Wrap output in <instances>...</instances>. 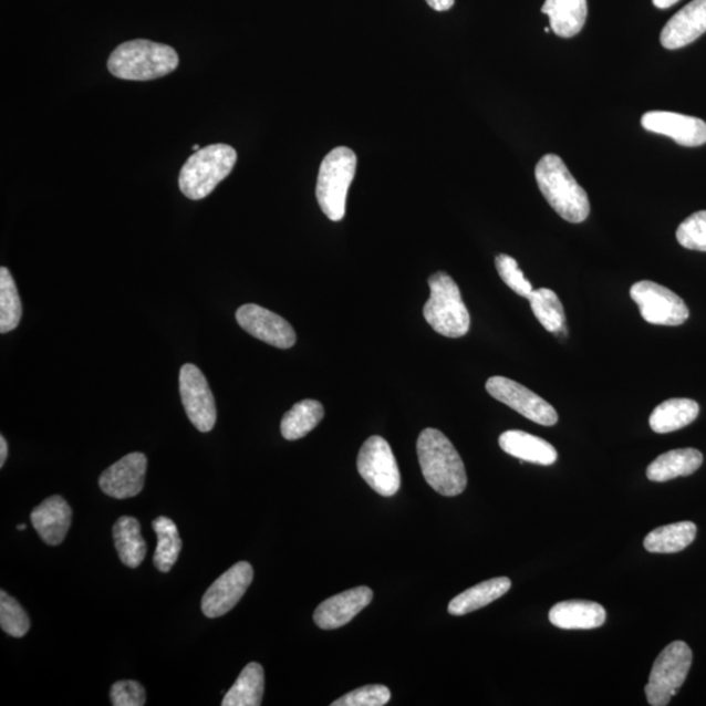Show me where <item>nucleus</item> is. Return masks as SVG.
Segmentation results:
<instances>
[{"label": "nucleus", "instance_id": "obj_16", "mask_svg": "<svg viewBox=\"0 0 706 706\" xmlns=\"http://www.w3.org/2000/svg\"><path fill=\"white\" fill-rule=\"evenodd\" d=\"M373 600L372 589L359 586L329 598L314 612V622L321 630H338L349 624Z\"/></svg>", "mask_w": 706, "mask_h": 706}, {"label": "nucleus", "instance_id": "obj_4", "mask_svg": "<svg viewBox=\"0 0 706 706\" xmlns=\"http://www.w3.org/2000/svg\"><path fill=\"white\" fill-rule=\"evenodd\" d=\"M237 162V153L228 144H211L197 150L179 173V190L186 198L204 199L230 175Z\"/></svg>", "mask_w": 706, "mask_h": 706}, {"label": "nucleus", "instance_id": "obj_13", "mask_svg": "<svg viewBox=\"0 0 706 706\" xmlns=\"http://www.w3.org/2000/svg\"><path fill=\"white\" fill-rule=\"evenodd\" d=\"M239 325L257 340L280 350L293 347L297 333L283 316L256 304L242 305L236 313Z\"/></svg>", "mask_w": 706, "mask_h": 706}, {"label": "nucleus", "instance_id": "obj_15", "mask_svg": "<svg viewBox=\"0 0 706 706\" xmlns=\"http://www.w3.org/2000/svg\"><path fill=\"white\" fill-rule=\"evenodd\" d=\"M647 132L668 136L684 147H698L706 143V124L703 120L672 112H650L641 118Z\"/></svg>", "mask_w": 706, "mask_h": 706}, {"label": "nucleus", "instance_id": "obj_1", "mask_svg": "<svg viewBox=\"0 0 706 706\" xmlns=\"http://www.w3.org/2000/svg\"><path fill=\"white\" fill-rule=\"evenodd\" d=\"M417 457L425 481L443 496H458L467 487L463 458L450 439L435 428L424 429L417 438Z\"/></svg>", "mask_w": 706, "mask_h": 706}, {"label": "nucleus", "instance_id": "obj_27", "mask_svg": "<svg viewBox=\"0 0 706 706\" xmlns=\"http://www.w3.org/2000/svg\"><path fill=\"white\" fill-rule=\"evenodd\" d=\"M264 693L263 667L257 662H251L245 667L232 688L222 700V706H259L262 704Z\"/></svg>", "mask_w": 706, "mask_h": 706}, {"label": "nucleus", "instance_id": "obj_34", "mask_svg": "<svg viewBox=\"0 0 706 706\" xmlns=\"http://www.w3.org/2000/svg\"><path fill=\"white\" fill-rule=\"evenodd\" d=\"M496 269L499 272L500 278L503 280L511 291H515L520 297L530 299L534 293V288L528 279L525 278L523 272L518 268V263L515 258L507 255H500L496 257Z\"/></svg>", "mask_w": 706, "mask_h": 706}, {"label": "nucleus", "instance_id": "obj_38", "mask_svg": "<svg viewBox=\"0 0 706 706\" xmlns=\"http://www.w3.org/2000/svg\"><path fill=\"white\" fill-rule=\"evenodd\" d=\"M9 456V445H7L4 436H0V467H3Z\"/></svg>", "mask_w": 706, "mask_h": 706}, {"label": "nucleus", "instance_id": "obj_26", "mask_svg": "<svg viewBox=\"0 0 706 706\" xmlns=\"http://www.w3.org/2000/svg\"><path fill=\"white\" fill-rule=\"evenodd\" d=\"M697 534L694 522L684 521L662 526L646 536L644 547L652 553H676L693 544Z\"/></svg>", "mask_w": 706, "mask_h": 706}, {"label": "nucleus", "instance_id": "obj_7", "mask_svg": "<svg viewBox=\"0 0 706 706\" xmlns=\"http://www.w3.org/2000/svg\"><path fill=\"white\" fill-rule=\"evenodd\" d=\"M691 665H693V651L683 643L675 641L669 644L655 660L650 682L645 687L647 703L652 706H666L686 682Z\"/></svg>", "mask_w": 706, "mask_h": 706}, {"label": "nucleus", "instance_id": "obj_19", "mask_svg": "<svg viewBox=\"0 0 706 706\" xmlns=\"http://www.w3.org/2000/svg\"><path fill=\"white\" fill-rule=\"evenodd\" d=\"M606 610L600 603L568 601L554 604L550 622L560 630H594L606 622Z\"/></svg>", "mask_w": 706, "mask_h": 706}, {"label": "nucleus", "instance_id": "obj_31", "mask_svg": "<svg viewBox=\"0 0 706 706\" xmlns=\"http://www.w3.org/2000/svg\"><path fill=\"white\" fill-rule=\"evenodd\" d=\"M23 315V307L17 283L9 269H0V333L7 334L17 329Z\"/></svg>", "mask_w": 706, "mask_h": 706}, {"label": "nucleus", "instance_id": "obj_8", "mask_svg": "<svg viewBox=\"0 0 706 706\" xmlns=\"http://www.w3.org/2000/svg\"><path fill=\"white\" fill-rule=\"evenodd\" d=\"M357 470L378 495L392 497L399 491V467L386 439L380 436L366 439L359 453Z\"/></svg>", "mask_w": 706, "mask_h": 706}, {"label": "nucleus", "instance_id": "obj_32", "mask_svg": "<svg viewBox=\"0 0 706 706\" xmlns=\"http://www.w3.org/2000/svg\"><path fill=\"white\" fill-rule=\"evenodd\" d=\"M0 626L7 635L17 638L24 637L31 629L25 610L4 590L0 592Z\"/></svg>", "mask_w": 706, "mask_h": 706}, {"label": "nucleus", "instance_id": "obj_35", "mask_svg": "<svg viewBox=\"0 0 706 706\" xmlns=\"http://www.w3.org/2000/svg\"><path fill=\"white\" fill-rule=\"evenodd\" d=\"M392 693L385 686L374 684L351 691L350 694L338 698L333 706H384L391 702Z\"/></svg>", "mask_w": 706, "mask_h": 706}, {"label": "nucleus", "instance_id": "obj_18", "mask_svg": "<svg viewBox=\"0 0 706 706\" xmlns=\"http://www.w3.org/2000/svg\"><path fill=\"white\" fill-rule=\"evenodd\" d=\"M72 510L61 496L49 497L34 508L31 521L38 534L49 546H60L70 530Z\"/></svg>", "mask_w": 706, "mask_h": 706}, {"label": "nucleus", "instance_id": "obj_10", "mask_svg": "<svg viewBox=\"0 0 706 706\" xmlns=\"http://www.w3.org/2000/svg\"><path fill=\"white\" fill-rule=\"evenodd\" d=\"M486 388L492 398L513 408L526 419L544 427H552L559 421L557 409L549 402L513 380L495 376L487 381Z\"/></svg>", "mask_w": 706, "mask_h": 706}, {"label": "nucleus", "instance_id": "obj_9", "mask_svg": "<svg viewBox=\"0 0 706 706\" xmlns=\"http://www.w3.org/2000/svg\"><path fill=\"white\" fill-rule=\"evenodd\" d=\"M630 293L643 319L652 325L679 326L688 320L686 302L664 285L643 280L633 284Z\"/></svg>", "mask_w": 706, "mask_h": 706}, {"label": "nucleus", "instance_id": "obj_24", "mask_svg": "<svg viewBox=\"0 0 706 706\" xmlns=\"http://www.w3.org/2000/svg\"><path fill=\"white\" fill-rule=\"evenodd\" d=\"M698 413H700V406L693 399H668L653 411L650 419L651 428L655 434H669L694 423Z\"/></svg>", "mask_w": 706, "mask_h": 706}, {"label": "nucleus", "instance_id": "obj_22", "mask_svg": "<svg viewBox=\"0 0 706 706\" xmlns=\"http://www.w3.org/2000/svg\"><path fill=\"white\" fill-rule=\"evenodd\" d=\"M542 12L550 18L551 31L559 38L578 35L588 18L586 0H546Z\"/></svg>", "mask_w": 706, "mask_h": 706}, {"label": "nucleus", "instance_id": "obj_23", "mask_svg": "<svg viewBox=\"0 0 706 706\" xmlns=\"http://www.w3.org/2000/svg\"><path fill=\"white\" fill-rule=\"evenodd\" d=\"M511 588V581L508 578H497L488 580L460 593L449 603V614L453 616H463L470 612L488 606L502 595H506Z\"/></svg>", "mask_w": 706, "mask_h": 706}, {"label": "nucleus", "instance_id": "obj_12", "mask_svg": "<svg viewBox=\"0 0 706 706\" xmlns=\"http://www.w3.org/2000/svg\"><path fill=\"white\" fill-rule=\"evenodd\" d=\"M253 578V567L247 561H240V563L229 568L208 588L204 600H201V612L210 619L228 614L248 592Z\"/></svg>", "mask_w": 706, "mask_h": 706}, {"label": "nucleus", "instance_id": "obj_17", "mask_svg": "<svg viewBox=\"0 0 706 706\" xmlns=\"http://www.w3.org/2000/svg\"><path fill=\"white\" fill-rule=\"evenodd\" d=\"M706 32V0H694L675 13L661 33L662 46L676 50L689 45Z\"/></svg>", "mask_w": 706, "mask_h": 706}, {"label": "nucleus", "instance_id": "obj_39", "mask_svg": "<svg viewBox=\"0 0 706 706\" xmlns=\"http://www.w3.org/2000/svg\"><path fill=\"white\" fill-rule=\"evenodd\" d=\"M679 0H653V4L657 7V9L666 10L668 7H673L678 3Z\"/></svg>", "mask_w": 706, "mask_h": 706}, {"label": "nucleus", "instance_id": "obj_42", "mask_svg": "<svg viewBox=\"0 0 706 706\" xmlns=\"http://www.w3.org/2000/svg\"><path fill=\"white\" fill-rule=\"evenodd\" d=\"M544 31H546V33H550L551 32V28H546Z\"/></svg>", "mask_w": 706, "mask_h": 706}, {"label": "nucleus", "instance_id": "obj_25", "mask_svg": "<svg viewBox=\"0 0 706 706\" xmlns=\"http://www.w3.org/2000/svg\"><path fill=\"white\" fill-rule=\"evenodd\" d=\"M118 557L126 567L138 568L146 559L147 544L142 537L141 523L134 517H121L113 528Z\"/></svg>", "mask_w": 706, "mask_h": 706}, {"label": "nucleus", "instance_id": "obj_2", "mask_svg": "<svg viewBox=\"0 0 706 706\" xmlns=\"http://www.w3.org/2000/svg\"><path fill=\"white\" fill-rule=\"evenodd\" d=\"M178 63L175 49L149 40H133L115 48L107 70L122 81L148 82L172 74Z\"/></svg>", "mask_w": 706, "mask_h": 706}, {"label": "nucleus", "instance_id": "obj_41", "mask_svg": "<svg viewBox=\"0 0 706 706\" xmlns=\"http://www.w3.org/2000/svg\"><path fill=\"white\" fill-rule=\"evenodd\" d=\"M199 149H200V148H199L198 144H194V146H193V150H196V153H197V150H199Z\"/></svg>", "mask_w": 706, "mask_h": 706}, {"label": "nucleus", "instance_id": "obj_6", "mask_svg": "<svg viewBox=\"0 0 706 706\" xmlns=\"http://www.w3.org/2000/svg\"><path fill=\"white\" fill-rule=\"evenodd\" d=\"M357 158L347 147H338L323 158L316 181V200L331 221H341L345 201L355 177Z\"/></svg>", "mask_w": 706, "mask_h": 706}, {"label": "nucleus", "instance_id": "obj_20", "mask_svg": "<svg viewBox=\"0 0 706 706\" xmlns=\"http://www.w3.org/2000/svg\"><path fill=\"white\" fill-rule=\"evenodd\" d=\"M500 448L509 456L525 463L551 466L557 463L558 451L546 439L522 430H508L499 438Z\"/></svg>", "mask_w": 706, "mask_h": 706}, {"label": "nucleus", "instance_id": "obj_29", "mask_svg": "<svg viewBox=\"0 0 706 706\" xmlns=\"http://www.w3.org/2000/svg\"><path fill=\"white\" fill-rule=\"evenodd\" d=\"M153 528L157 536L154 564L158 571L168 573L173 565L177 563L179 553H181V537H179L176 523L168 517L156 518L153 522Z\"/></svg>", "mask_w": 706, "mask_h": 706}, {"label": "nucleus", "instance_id": "obj_40", "mask_svg": "<svg viewBox=\"0 0 706 706\" xmlns=\"http://www.w3.org/2000/svg\"><path fill=\"white\" fill-rule=\"evenodd\" d=\"M25 529H27V525L21 523L18 526V530H25Z\"/></svg>", "mask_w": 706, "mask_h": 706}, {"label": "nucleus", "instance_id": "obj_5", "mask_svg": "<svg viewBox=\"0 0 706 706\" xmlns=\"http://www.w3.org/2000/svg\"><path fill=\"white\" fill-rule=\"evenodd\" d=\"M428 284L430 297L424 305L425 321L444 336H465L470 330L471 319L457 283L448 273L436 272Z\"/></svg>", "mask_w": 706, "mask_h": 706}, {"label": "nucleus", "instance_id": "obj_11", "mask_svg": "<svg viewBox=\"0 0 706 706\" xmlns=\"http://www.w3.org/2000/svg\"><path fill=\"white\" fill-rule=\"evenodd\" d=\"M179 393L183 405L194 427L199 432H210L215 427L216 403L210 385L198 366L185 364L179 372Z\"/></svg>", "mask_w": 706, "mask_h": 706}, {"label": "nucleus", "instance_id": "obj_3", "mask_svg": "<svg viewBox=\"0 0 706 706\" xmlns=\"http://www.w3.org/2000/svg\"><path fill=\"white\" fill-rule=\"evenodd\" d=\"M540 193L558 215L569 222L585 221L590 214V201L585 190L575 181L572 173L557 155L540 158L536 168Z\"/></svg>", "mask_w": 706, "mask_h": 706}, {"label": "nucleus", "instance_id": "obj_28", "mask_svg": "<svg viewBox=\"0 0 706 706\" xmlns=\"http://www.w3.org/2000/svg\"><path fill=\"white\" fill-rule=\"evenodd\" d=\"M323 415H325V409L320 402L305 399L297 403L288 411L282 424H280L282 436L288 442H297V439L305 437L322 422Z\"/></svg>", "mask_w": 706, "mask_h": 706}, {"label": "nucleus", "instance_id": "obj_36", "mask_svg": "<svg viewBox=\"0 0 706 706\" xmlns=\"http://www.w3.org/2000/svg\"><path fill=\"white\" fill-rule=\"evenodd\" d=\"M114 706H143L146 704V691L135 681H120L111 688Z\"/></svg>", "mask_w": 706, "mask_h": 706}, {"label": "nucleus", "instance_id": "obj_37", "mask_svg": "<svg viewBox=\"0 0 706 706\" xmlns=\"http://www.w3.org/2000/svg\"><path fill=\"white\" fill-rule=\"evenodd\" d=\"M427 3L432 9L443 12L451 9L454 0H427Z\"/></svg>", "mask_w": 706, "mask_h": 706}, {"label": "nucleus", "instance_id": "obj_30", "mask_svg": "<svg viewBox=\"0 0 706 706\" xmlns=\"http://www.w3.org/2000/svg\"><path fill=\"white\" fill-rule=\"evenodd\" d=\"M532 313L549 333H563L565 329L564 307L557 293L549 288H540L529 299Z\"/></svg>", "mask_w": 706, "mask_h": 706}, {"label": "nucleus", "instance_id": "obj_14", "mask_svg": "<svg viewBox=\"0 0 706 706\" xmlns=\"http://www.w3.org/2000/svg\"><path fill=\"white\" fill-rule=\"evenodd\" d=\"M146 473L147 457L143 453H129L101 474L98 485L113 499H132L142 492Z\"/></svg>", "mask_w": 706, "mask_h": 706}, {"label": "nucleus", "instance_id": "obj_21", "mask_svg": "<svg viewBox=\"0 0 706 706\" xmlns=\"http://www.w3.org/2000/svg\"><path fill=\"white\" fill-rule=\"evenodd\" d=\"M704 457L693 448L675 449L662 454L647 467L646 477L652 481L664 482L679 477H689L702 467Z\"/></svg>", "mask_w": 706, "mask_h": 706}, {"label": "nucleus", "instance_id": "obj_33", "mask_svg": "<svg viewBox=\"0 0 706 706\" xmlns=\"http://www.w3.org/2000/svg\"><path fill=\"white\" fill-rule=\"evenodd\" d=\"M676 240L683 248L706 251V211H698L684 220L676 230Z\"/></svg>", "mask_w": 706, "mask_h": 706}]
</instances>
